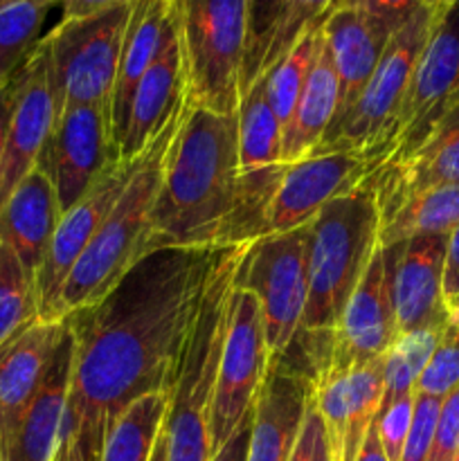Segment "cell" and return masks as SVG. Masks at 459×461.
<instances>
[{
	"label": "cell",
	"instance_id": "cell-39",
	"mask_svg": "<svg viewBox=\"0 0 459 461\" xmlns=\"http://www.w3.org/2000/svg\"><path fill=\"white\" fill-rule=\"evenodd\" d=\"M459 453V387L444 399L428 461H453Z\"/></svg>",
	"mask_w": 459,
	"mask_h": 461
},
{
	"label": "cell",
	"instance_id": "cell-38",
	"mask_svg": "<svg viewBox=\"0 0 459 461\" xmlns=\"http://www.w3.org/2000/svg\"><path fill=\"white\" fill-rule=\"evenodd\" d=\"M288 461H336L327 426H324V419L320 414L318 403H315V396L310 399L309 408H306L300 435H297Z\"/></svg>",
	"mask_w": 459,
	"mask_h": 461
},
{
	"label": "cell",
	"instance_id": "cell-50",
	"mask_svg": "<svg viewBox=\"0 0 459 461\" xmlns=\"http://www.w3.org/2000/svg\"><path fill=\"white\" fill-rule=\"evenodd\" d=\"M9 3H14V0H0V7H4V5H9Z\"/></svg>",
	"mask_w": 459,
	"mask_h": 461
},
{
	"label": "cell",
	"instance_id": "cell-9",
	"mask_svg": "<svg viewBox=\"0 0 459 461\" xmlns=\"http://www.w3.org/2000/svg\"><path fill=\"white\" fill-rule=\"evenodd\" d=\"M270 365L264 315L252 293L232 288L228 331L216 372L210 414L212 455L234 435L238 423L255 410L261 383Z\"/></svg>",
	"mask_w": 459,
	"mask_h": 461
},
{
	"label": "cell",
	"instance_id": "cell-3",
	"mask_svg": "<svg viewBox=\"0 0 459 461\" xmlns=\"http://www.w3.org/2000/svg\"><path fill=\"white\" fill-rule=\"evenodd\" d=\"M378 225L376 198L367 185L327 203L313 219L309 295L295 340L282 356L313 385L331 367L338 322L376 250Z\"/></svg>",
	"mask_w": 459,
	"mask_h": 461
},
{
	"label": "cell",
	"instance_id": "cell-24",
	"mask_svg": "<svg viewBox=\"0 0 459 461\" xmlns=\"http://www.w3.org/2000/svg\"><path fill=\"white\" fill-rule=\"evenodd\" d=\"M61 216L52 180L39 165L18 183L0 210V241L16 252L34 282Z\"/></svg>",
	"mask_w": 459,
	"mask_h": 461
},
{
	"label": "cell",
	"instance_id": "cell-11",
	"mask_svg": "<svg viewBox=\"0 0 459 461\" xmlns=\"http://www.w3.org/2000/svg\"><path fill=\"white\" fill-rule=\"evenodd\" d=\"M138 165L140 158L130 162L112 160L106 167V171L99 176L97 183L70 210L63 212L61 221L54 230L52 241H50L48 255H45L39 273H36L34 286L40 320L61 322L58 300H61L63 284H66L70 270L75 268L79 257L88 248V243L93 241L97 230L108 219L115 203L120 201Z\"/></svg>",
	"mask_w": 459,
	"mask_h": 461
},
{
	"label": "cell",
	"instance_id": "cell-18",
	"mask_svg": "<svg viewBox=\"0 0 459 461\" xmlns=\"http://www.w3.org/2000/svg\"><path fill=\"white\" fill-rule=\"evenodd\" d=\"M448 237L410 239L400 248L394 273L396 331H444L450 322L444 300V261Z\"/></svg>",
	"mask_w": 459,
	"mask_h": 461
},
{
	"label": "cell",
	"instance_id": "cell-8",
	"mask_svg": "<svg viewBox=\"0 0 459 461\" xmlns=\"http://www.w3.org/2000/svg\"><path fill=\"white\" fill-rule=\"evenodd\" d=\"M313 221L288 232L264 234L243 246L234 288L252 293L264 315L270 360L282 358L300 329L309 295Z\"/></svg>",
	"mask_w": 459,
	"mask_h": 461
},
{
	"label": "cell",
	"instance_id": "cell-21",
	"mask_svg": "<svg viewBox=\"0 0 459 461\" xmlns=\"http://www.w3.org/2000/svg\"><path fill=\"white\" fill-rule=\"evenodd\" d=\"M72 356L75 338L66 324L43 385L39 387L7 439L0 444V461H54L70 390Z\"/></svg>",
	"mask_w": 459,
	"mask_h": 461
},
{
	"label": "cell",
	"instance_id": "cell-28",
	"mask_svg": "<svg viewBox=\"0 0 459 461\" xmlns=\"http://www.w3.org/2000/svg\"><path fill=\"white\" fill-rule=\"evenodd\" d=\"M459 225V185H439L410 198L378 225V246L446 234Z\"/></svg>",
	"mask_w": 459,
	"mask_h": 461
},
{
	"label": "cell",
	"instance_id": "cell-31",
	"mask_svg": "<svg viewBox=\"0 0 459 461\" xmlns=\"http://www.w3.org/2000/svg\"><path fill=\"white\" fill-rule=\"evenodd\" d=\"M54 5L61 0H14L0 7V93L43 39L40 30Z\"/></svg>",
	"mask_w": 459,
	"mask_h": 461
},
{
	"label": "cell",
	"instance_id": "cell-4",
	"mask_svg": "<svg viewBox=\"0 0 459 461\" xmlns=\"http://www.w3.org/2000/svg\"><path fill=\"white\" fill-rule=\"evenodd\" d=\"M189 106H192V97L187 90L183 106L153 140L151 147L140 156L138 169L126 185L124 194L68 275L61 300H58L61 320H66L72 311L104 300L144 257L151 210L162 183L166 156Z\"/></svg>",
	"mask_w": 459,
	"mask_h": 461
},
{
	"label": "cell",
	"instance_id": "cell-10",
	"mask_svg": "<svg viewBox=\"0 0 459 461\" xmlns=\"http://www.w3.org/2000/svg\"><path fill=\"white\" fill-rule=\"evenodd\" d=\"M459 97V0L436 9L435 25L426 41L408 95L387 140L382 165L403 160L417 149L428 126ZM381 165V167H382Z\"/></svg>",
	"mask_w": 459,
	"mask_h": 461
},
{
	"label": "cell",
	"instance_id": "cell-6",
	"mask_svg": "<svg viewBox=\"0 0 459 461\" xmlns=\"http://www.w3.org/2000/svg\"><path fill=\"white\" fill-rule=\"evenodd\" d=\"M436 9L418 7L403 27L387 41L382 57L354 106L340 122L327 131L315 153L363 151L376 162V169L387 158V140L396 115L408 95L414 68L435 25Z\"/></svg>",
	"mask_w": 459,
	"mask_h": 461
},
{
	"label": "cell",
	"instance_id": "cell-12",
	"mask_svg": "<svg viewBox=\"0 0 459 461\" xmlns=\"http://www.w3.org/2000/svg\"><path fill=\"white\" fill-rule=\"evenodd\" d=\"M405 243V241H403ZM403 243L376 246L363 279L351 293L336 329V349L328 372H346L390 351L396 336L394 273Z\"/></svg>",
	"mask_w": 459,
	"mask_h": 461
},
{
	"label": "cell",
	"instance_id": "cell-15",
	"mask_svg": "<svg viewBox=\"0 0 459 461\" xmlns=\"http://www.w3.org/2000/svg\"><path fill=\"white\" fill-rule=\"evenodd\" d=\"M16 104L0 158V210L18 183L36 167L57 122L52 84H50V50L45 36L16 72Z\"/></svg>",
	"mask_w": 459,
	"mask_h": 461
},
{
	"label": "cell",
	"instance_id": "cell-5",
	"mask_svg": "<svg viewBox=\"0 0 459 461\" xmlns=\"http://www.w3.org/2000/svg\"><path fill=\"white\" fill-rule=\"evenodd\" d=\"M174 14L192 102L212 113H237L250 0H174Z\"/></svg>",
	"mask_w": 459,
	"mask_h": 461
},
{
	"label": "cell",
	"instance_id": "cell-19",
	"mask_svg": "<svg viewBox=\"0 0 459 461\" xmlns=\"http://www.w3.org/2000/svg\"><path fill=\"white\" fill-rule=\"evenodd\" d=\"M313 383L284 358L270 360L252 417L248 461H288L300 435Z\"/></svg>",
	"mask_w": 459,
	"mask_h": 461
},
{
	"label": "cell",
	"instance_id": "cell-26",
	"mask_svg": "<svg viewBox=\"0 0 459 461\" xmlns=\"http://www.w3.org/2000/svg\"><path fill=\"white\" fill-rule=\"evenodd\" d=\"M238 171L252 192L270 201L282 180V124L266 93L264 75L238 99Z\"/></svg>",
	"mask_w": 459,
	"mask_h": 461
},
{
	"label": "cell",
	"instance_id": "cell-46",
	"mask_svg": "<svg viewBox=\"0 0 459 461\" xmlns=\"http://www.w3.org/2000/svg\"><path fill=\"white\" fill-rule=\"evenodd\" d=\"M54 461H84L81 459V453H79V448H76V444L72 437H61L57 455H54Z\"/></svg>",
	"mask_w": 459,
	"mask_h": 461
},
{
	"label": "cell",
	"instance_id": "cell-42",
	"mask_svg": "<svg viewBox=\"0 0 459 461\" xmlns=\"http://www.w3.org/2000/svg\"><path fill=\"white\" fill-rule=\"evenodd\" d=\"M459 297V225L448 234L444 261V300L446 306Z\"/></svg>",
	"mask_w": 459,
	"mask_h": 461
},
{
	"label": "cell",
	"instance_id": "cell-49",
	"mask_svg": "<svg viewBox=\"0 0 459 461\" xmlns=\"http://www.w3.org/2000/svg\"><path fill=\"white\" fill-rule=\"evenodd\" d=\"M423 3H426L428 7H435V9H439V7H448V5L457 3V0H423Z\"/></svg>",
	"mask_w": 459,
	"mask_h": 461
},
{
	"label": "cell",
	"instance_id": "cell-37",
	"mask_svg": "<svg viewBox=\"0 0 459 461\" xmlns=\"http://www.w3.org/2000/svg\"><path fill=\"white\" fill-rule=\"evenodd\" d=\"M414 394H417V392H414ZM441 403H444V401L435 399V396L417 394L412 426H410V435L403 446L400 461H428V457H430Z\"/></svg>",
	"mask_w": 459,
	"mask_h": 461
},
{
	"label": "cell",
	"instance_id": "cell-32",
	"mask_svg": "<svg viewBox=\"0 0 459 461\" xmlns=\"http://www.w3.org/2000/svg\"><path fill=\"white\" fill-rule=\"evenodd\" d=\"M322 25L310 27L292 45L291 52L282 61L274 63L264 75L268 102L273 106L274 115H277L279 124H282V133L288 126V122H291L292 113H295L302 93H304L306 79H309L310 68H313L315 59H318L320 50H322Z\"/></svg>",
	"mask_w": 459,
	"mask_h": 461
},
{
	"label": "cell",
	"instance_id": "cell-14",
	"mask_svg": "<svg viewBox=\"0 0 459 461\" xmlns=\"http://www.w3.org/2000/svg\"><path fill=\"white\" fill-rule=\"evenodd\" d=\"M372 171H376V162L363 151L315 153L291 162L268 203L264 234L310 223L327 203L358 189Z\"/></svg>",
	"mask_w": 459,
	"mask_h": 461
},
{
	"label": "cell",
	"instance_id": "cell-44",
	"mask_svg": "<svg viewBox=\"0 0 459 461\" xmlns=\"http://www.w3.org/2000/svg\"><path fill=\"white\" fill-rule=\"evenodd\" d=\"M16 95H18V79L14 77L12 84L0 93V158H3V149H4V138H7V129H9V120H12L14 113V104H16Z\"/></svg>",
	"mask_w": 459,
	"mask_h": 461
},
{
	"label": "cell",
	"instance_id": "cell-2",
	"mask_svg": "<svg viewBox=\"0 0 459 461\" xmlns=\"http://www.w3.org/2000/svg\"><path fill=\"white\" fill-rule=\"evenodd\" d=\"M268 198L238 171V115L192 102L166 156L144 255L219 250L264 234Z\"/></svg>",
	"mask_w": 459,
	"mask_h": 461
},
{
	"label": "cell",
	"instance_id": "cell-35",
	"mask_svg": "<svg viewBox=\"0 0 459 461\" xmlns=\"http://www.w3.org/2000/svg\"><path fill=\"white\" fill-rule=\"evenodd\" d=\"M459 387V324H450L441 333V340L423 369L414 392L444 401Z\"/></svg>",
	"mask_w": 459,
	"mask_h": 461
},
{
	"label": "cell",
	"instance_id": "cell-36",
	"mask_svg": "<svg viewBox=\"0 0 459 461\" xmlns=\"http://www.w3.org/2000/svg\"><path fill=\"white\" fill-rule=\"evenodd\" d=\"M414 403H417V394L412 392V394L400 396L399 401H394L390 408L378 412L374 419L382 450L390 461H400V455H403V446L408 441L410 426H412Z\"/></svg>",
	"mask_w": 459,
	"mask_h": 461
},
{
	"label": "cell",
	"instance_id": "cell-29",
	"mask_svg": "<svg viewBox=\"0 0 459 461\" xmlns=\"http://www.w3.org/2000/svg\"><path fill=\"white\" fill-rule=\"evenodd\" d=\"M171 394H147L120 414L104 441L102 461H148L165 423Z\"/></svg>",
	"mask_w": 459,
	"mask_h": 461
},
{
	"label": "cell",
	"instance_id": "cell-41",
	"mask_svg": "<svg viewBox=\"0 0 459 461\" xmlns=\"http://www.w3.org/2000/svg\"><path fill=\"white\" fill-rule=\"evenodd\" d=\"M252 417L255 410L238 423L234 435L212 455L210 461H248V448H250V432H252Z\"/></svg>",
	"mask_w": 459,
	"mask_h": 461
},
{
	"label": "cell",
	"instance_id": "cell-13",
	"mask_svg": "<svg viewBox=\"0 0 459 461\" xmlns=\"http://www.w3.org/2000/svg\"><path fill=\"white\" fill-rule=\"evenodd\" d=\"M112 160L120 156L112 144L111 111L106 106H72L57 117L36 165L52 180L61 212H68Z\"/></svg>",
	"mask_w": 459,
	"mask_h": 461
},
{
	"label": "cell",
	"instance_id": "cell-20",
	"mask_svg": "<svg viewBox=\"0 0 459 461\" xmlns=\"http://www.w3.org/2000/svg\"><path fill=\"white\" fill-rule=\"evenodd\" d=\"M354 0H250L241 93L282 61L310 27L324 25L336 9Z\"/></svg>",
	"mask_w": 459,
	"mask_h": 461
},
{
	"label": "cell",
	"instance_id": "cell-45",
	"mask_svg": "<svg viewBox=\"0 0 459 461\" xmlns=\"http://www.w3.org/2000/svg\"><path fill=\"white\" fill-rule=\"evenodd\" d=\"M356 461H390L387 459L385 450H382L381 437H378V430H376V423H372V426H369V430H367V435H364V441H363V446H360Z\"/></svg>",
	"mask_w": 459,
	"mask_h": 461
},
{
	"label": "cell",
	"instance_id": "cell-43",
	"mask_svg": "<svg viewBox=\"0 0 459 461\" xmlns=\"http://www.w3.org/2000/svg\"><path fill=\"white\" fill-rule=\"evenodd\" d=\"M133 0H61L63 18H84L93 14L104 12V9L117 7V5H129Z\"/></svg>",
	"mask_w": 459,
	"mask_h": 461
},
{
	"label": "cell",
	"instance_id": "cell-27",
	"mask_svg": "<svg viewBox=\"0 0 459 461\" xmlns=\"http://www.w3.org/2000/svg\"><path fill=\"white\" fill-rule=\"evenodd\" d=\"M338 102H340V81H338V72L328 57L327 45L322 43V50L306 79L304 93L282 133L284 165L302 160L318 149L336 117Z\"/></svg>",
	"mask_w": 459,
	"mask_h": 461
},
{
	"label": "cell",
	"instance_id": "cell-25",
	"mask_svg": "<svg viewBox=\"0 0 459 461\" xmlns=\"http://www.w3.org/2000/svg\"><path fill=\"white\" fill-rule=\"evenodd\" d=\"M174 21V0H135L130 9L129 27L122 43L120 68L111 97L112 144L120 156V144L129 122L130 102L144 72L148 70L165 45Z\"/></svg>",
	"mask_w": 459,
	"mask_h": 461
},
{
	"label": "cell",
	"instance_id": "cell-51",
	"mask_svg": "<svg viewBox=\"0 0 459 461\" xmlns=\"http://www.w3.org/2000/svg\"><path fill=\"white\" fill-rule=\"evenodd\" d=\"M453 461H459V453H457V457H454V459H453Z\"/></svg>",
	"mask_w": 459,
	"mask_h": 461
},
{
	"label": "cell",
	"instance_id": "cell-1",
	"mask_svg": "<svg viewBox=\"0 0 459 461\" xmlns=\"http://www.w3.org/2000/svg\"><path fill=\"white\" fill-rule=\"evenodd\" d=\"M214 255H144L104 300L66 318L75 356L61 437L75 439L84 461H102L108 430L133 401L171 394Z\"/></svg>",
	"mask_w": 459,
	"mask_h": 461
},
{
	"label": "cell",
	"instance_id": "cell-30",
	"mask_svg": "<svg viewBox=\"0 0 459 461\" xmlns=\"http://www.w3.org/2000/svg\"><path fill=\"white\" fill-rule=\"evenodd\" d=\"M385 387V356L354 365L345 376V435L336 461H356L369 426L376 419Z\"/></svg>",
	"mask_w": 459,
	"mask_h": 461
},
{
	"label": "cell",
	"instance_id": "cell-48",
	"mask_svg": "<svg viewBox=\"0 0 459 461\" xmlns=\"http://www.w3.org/2000/svg\"><path fill=\"white\" fill-rule=\"evenodd\" d=\"M448 315H450V324H459V297H454V300L448 304Z\"/></svg>",
	"mask_w": 459,
	"mask_h": 461
},
{
	"label": "cell",
	"instance_id": "cell-7",
	"mask_svg": "<svg viewBox=\"0 0 459 461\" xmlns=\"http://www.w3.org/2000/svg\"><path fill=\"white\" fill-rule=\"evenodd\" d=\"M133 3L104 9L93 16L61 18L45 34L57 117L72 106H106L111 111Z\"/></svg>",
	"mask_w": 459,
	"mask_h": 461
},
{
	"label": "cell",
	"instance_id": "cell-47",
	"mask_svg": "<svg viewBox=\"0 0 459 461\" xmlns=\"http://www.w3.org/2000/svg\"><path fill=\"white\" fill-rule=\"evenodd\" d=\"M166 455H169V439H166V430H165V423H162L160 432H158V439H156V446H153V453H151V459H148V461H166Z\"/></svg>",
	"mask_w": 459,
	"mask_h": 461
},
{
	"label": "cell",
	"instance_id": "cell-33",
	"mask_svg": "<svg viewBox=\"0 0 459 461\" xmlns=\"http://www.w3.org/2000/svg\"><path fill=\"white\" fill-rule=\"evenodd\" d=\"M444 331H412L396 336L394 345L385 354V387L378 412L390 408L400 396L412 394L423 369L430 363Z\"/></svg>",
	"mask_w": 459,
	"mask_h": 461
},
{
	"label": "cell",
	"instance_id": "cell-40",
	"mask_svg": "<svg viewBox=\"0 0 459 461\" xmlns=\"http://www.w3.org/2000/svg\"><path fill=\"white\" fill-rule=\"evenodd\" d=\"M351 5L363 9L376 25H381L382 30L394 34L426 3L423 0H354Z\"/></svg>",
	"mask_w": 459,
	"mask_h": 461
},
{
	"label": "cell",
	"instance_id": "cell-23",
	"mask_svg": "<svg viewBox=\"0 0 459 461\" xmlns=\"http://www.w3.org/2000/svg\"><path fill=\"white\" fill-rule=\"evenodd\" d=\"M322 34L328 57L338 72V81H340V102H338V113L331 122L333 126L354 106L367 81L372 79L392 34L376 25L356 5H345V7L336 9L324 21Z\"/></svg>",
	"mask_w": 459,
	"mask_h": 461
},
{
	"label": "cell",
	"instance_id": "cell-34",
	"mask_svg": "<svg viewBox=\"0 0 459 461\" xmlns=\"http://www.w3.org/2000/svg\"><path fill=\"white\" fill-rule=\"evenodd\" d=\"M39 318L34 279L16 252L0 241V347L27 322Z\"/></svg>",
	"mask_w": 459,
	"mask_h": 461
},
{
	"label": "cell",
	"instance_id": "cell-16",
	"mask_svg": "<svg viewBox=\"0 0 459 461\" xmlns=\"http://www.w3.org/2000/svg\"><path fill=\"white\" fill-rule=\"evenodd\" d=\"M363 185L372 189L381 221L426 189L459 185V97L428 126L408 158L378 167Z\"/></svg>",
	"mask_w": 459,
	"mask_h": 461
},
{
	"label": "cell",
	"instance_id": "cell-17",
	"mask_svg": "<svg viewBox=\"0 0 459 461\" xmlns=\"http://www.w3.org/2000/svg\"><path fill=\"white\" fill-rule=\"evenodd\" d=\"M184 99H187V66H184L183 41L174 14L160 54L135 88L129 122L120 144V160L130 162L142 156L160 135V131L169 124L176 111L183 106Z\"/></svg>",
	"mask_w": 459,
	"mask_h": 461
},
{
	"label": "cell",
	"instance_id": "cell-22",
	"mask_svg": "<svg viewBox=\"0 0 459 461\" xmlns=\"http://www.w3.org/2000/svg\"><path fill=\"white\" fill-rule=\"evenodd\" d=\"M66 331V320H32L0 347V444L32 403Z\"/></svg>",
	"mask_w": 459,
	"mask_h": 461
}]
</instances>
